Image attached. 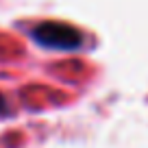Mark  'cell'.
I'll list each match as a JSON object with an SVG mask.
<instances>
[{
  "instance_id": "1",
  "label": "cell",
  "mask_w": 148,
  "mask_h": 148,
  "mask_svg": "<svg viewBox=\"0 0 148 148\" xmlns=\"http://www.w3.org/2000/svg\"><path fill=\"white\" fill-rule=\"evenodd\" d=\"M33 39L50 50H76L83 46V35L79 28L63 22H42L33 28Z\"/></svg>"
}]
</instances>
